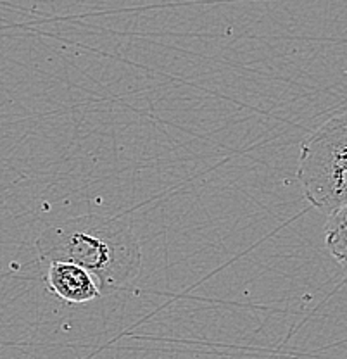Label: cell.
Instances as JSON below:
<instances>
[{
	"label": "cell",
	"mask_w": 347,
	"mask_h": 359,
	"mask_svg": "<svg viewBox=\"0 0 347 359\" xmlns=\"http://www.w3.org/2000/svg\"><path fill=\"white\" fill-rule=\"evenodd\" d=\"M43 264H78L99 283L100 294L121 290L135 282L142 268V245L125 219L83 215L50 224L36 241Z\"/></svg>",
	"instance_id": "cell-1"
},
{
	"label": "cell",
	"mask_w": 347,
	"mask_h": 359,
	"mask_svg": "<svg viewBox=\"0 0 347 359\" xmlns=\"http://www.w3.org/2000/svg\"><path fill=\"white\" fill-rule=\"evenodd\" d=\"M297 180L306 201L323 215L347 204V111L332 116L302 142Z\"/></svg>",
	"instance_id": "cell-2"
},
{
	"label": "cell",
	"mask_w": 347,
	"mask_h": 359,
	"mask_svg": "<svg viewBox=\"0 0 347 359\" xmlns=\"http://www.w3.org/2000/svg\"><path fill=\"white\" fill-rule=\"evenodd\" d=\"M46 285L54 295L68 304H87L99 299L100 289L97 280L87 269L78 264L54 261L46 264Z\"/></svg>",
	"instance_id": "cell-3"
},
{
	"label": "cell",
	"mask_w": 347,
	"mask_h": 359,
	"mask_svg": "<svg viewBox=\"0 0 347 359\" xmlns=\"http://www.w3.org/2000/svg\"><path fill=\"white\" fill-rule=\"evenodd\" d=\"M325 244L330 256L347 269V204L328 216L325 224Z\"/></svg>",
	"instance_id": "cell-4"
}]
</instances>
